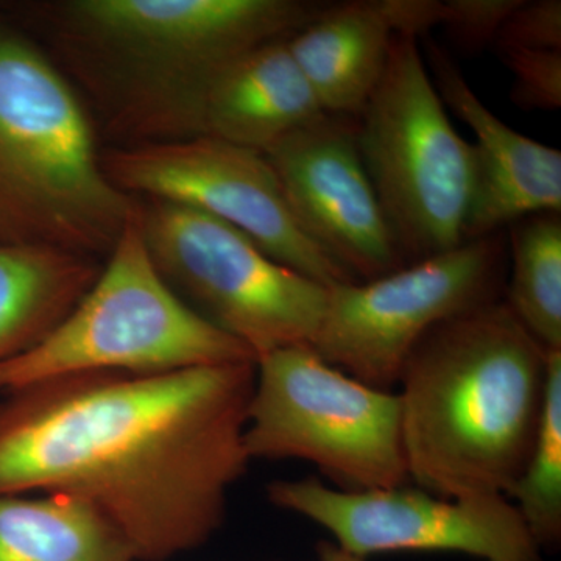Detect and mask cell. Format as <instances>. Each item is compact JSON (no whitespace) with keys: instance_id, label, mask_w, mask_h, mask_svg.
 I'll return each mask as SVG.
<instances>
[{"instance_id":"6da1fadb","label":"cell","mask_w":561,"mask_h":561,"mask_svg":"<svg viewBox=\"0 0 561 561\" xmlns=\"http://www.w3.org/2000/svg\"><path fill=\"white\" fill-rule=\"evenodd\" d=\"M256 362L62 376L0 402V497L41 491L90 505L136 561H165L219 531L245 474Z\"/></svg>"},{"instance_id":"7a4b0ae2","label":"cell","mask_w":561,"mask_h":561,"mask_svg":"<svg viewBox=\"0 0 561 561\" xmlns=\"http://www.w3.org/2000/svg\"><path fill=\"white\" fill-rule=\"evenodd\" d=\"M324 3L308 0H55L28 7L61 72L113 147L201 136L203 98L232 61L291 38Z\"/></svg>"},{"instance_id":"3957f363","label":"cell","mask_w":561,"mask_h":561,"mask_svg":"<svg viewBox=\"0 0 561 561\" xmlns=\"http://www.w3.org/2000/svg\"><path fill=\"white\" fill-rule=\"evenodd\" d=\"M548 373L549 351L504 298L432 328L398 381L411 482L445 500L507 497L534 446Z\"/></svg>"},{"instance_id":"277c9868","label":"cell","mask_w":561,"mask_h":561,"mask_svg":"<svg viewBox=\"0 0 561 561\" xmlns=\"http://www.w3.org/2000/svg\"><path fill=\"white\" fill-rule=\"evenodd\" d=\"M135 208L103 171L72 81L28 36L0 27V245L106 260Z\"/></svg>"},{"instance_id":"5b68a950","label":"cell","mask_w":561,"mask_h":561,"mask_svg":"<svg viewBox=\"0 0 561 561\" xmlns=\"http://www.w3.org/2000/svg\"><path fill=\"white\" fill-rule=\"evenodd\" d=\"M236 362L256 359L162 279L144 241L136 201L90 291L35 348L0 365V393L80 373L151 375Z\"/></svg>"},{"instance_id":"8992f818","label":"cell","mask_w":561,"mask_h":561,"mask_svg":"<svg viewBox=\"0 0 561 561\" xmlns=\"http://www.w3.org/2000/svg\"><path fill=\"white\" fill-rule=\"evenodd\" d=\"M354 119L362 161L405 264L461 245L472 146L449 121L419 39L393 36L386 72Z\"/></svg>"},{"instance_id":"52a82bcc","label":"cell","mask_w":561,"mask_h":561,"mask_svg":"<svg viewBox=\"0 0 561 561\" xmlns=\"http://www.w3.org/2000/svg\"><path fill=\"white\" fill-rule=\"evenodd\" d=\"M243 443L250 460L309 461L343 491L411 483L398 393L351 378L311 346L256 360Z\"/></svg>"},{"instance_id":"ba28073f","label":"cell","mask_w":561,"mask_h":561,"mask_svg":"<svg viewBox=\"0 0 561 561\" xmlns=\"http://www.w3.org/2000/svg\"><path fill=\"white\" fill-rule=\"evenodd\" d=\"M144 241L162 279L254 359L312 346L328 287L264 253L243 232L208 214L136 198Z\"/></svg>"},{"instance_id":"9c48e42d","label":"cell","mask_w":561,"mask_h":561,"mask_svg":"<svg viewBox=\"0 0 561 561\" xmlns=\"http://www.w3.org/2000/svg\"><path fill=\"white\" fill-rule=\"evenodd\" d=\"M507 256L502 231L381 278L328 287L311 348L351 378L391 391L416 343L432 328L504 298Z\"/></svg>"},{"instance_id":"30bf717a","label":"cell","mask_w":561,"mask_h":561,"mask_svg":"<svg viewBox=\"0 0 561 561\" xmlns=\"http://www.w3.org/2000/svg\"><path fill=\"white\" fill-rule=\"evenodd\" d=\"M106 176L135 198H153L208 214L256 243L291 271L323 286L356 280L298 227L271 162L261 151L208 136L110 147Z\"/></svg>"},{"instance_id":"8fae6325","label":"cell","mask_w":561,"mask_h":561,"mask_svg":"<svg viewBox=\"0 0 561 561\" xmlns=\"http://www.w3.org/2000/svg\"><path fill=\"white\" fill-rule=\"evenodd\" d=\"M276 507L319 524L345 551L456 552L483 561H542L518 508L501 494L445 500L404 485L343 491L319 479L275 481Z\"/></svg>"},{"instance_id":"7c38bea8","label":"cell","mask_w":561,"mask_h":561,"mask_svg":"<svg viewBox=\"0 0 561 561\" xmlns=\"http://www.w3.org/2000/svg\"><path fill=\"white\" fill-rule=\"evenodd\" d=\"M264 157L298 227L354 279L408 265L362 161L354 117L324 113Z\"/></svg>"},{"instance_id":"4fadbf2b","label":"cell","mask_w":561,"mask_h":561,"mask_svg":"<svg viewBox=\"0 0 561 561\" xmlns=\"http://www.w3.org/2000/svg\"><path fill=\"white\" fill-rule=\"evenodd\" d=\"M427 69L443 103L474 135V184L465 242L530 214L561 213V151L513 130L478 98L449 51L426 38Z\"/></svg>"},{"instance_id":"5bb4252c","label":"cell","mask_w":561,"mask_h":561,"mask_svg":"<svg viewBox=\"0 0 561 561\" xmlns=\"http://www.w3.org/2000/svg\"><path fill=\"white\" fill-rule=\"evenodd\" d=\"M286 41L264 44L221 70L203 98L201 136L261 151L323 116Z\"/></svg>"},{"instance_id":"9a60e30c","label":"cell","mask_w":561,"mask_h":561,"mask_svg":"<svg viewBox=\"0 0 561 561\" xmlns=\"http://www.w3.org/2000/svg\"><path fill=\"white\" fill-rule=\"evenodd\" d=\"M393 36L382 0H353L324 3L287 47L324 113L356 117L386 72Z\"/></svg>"},{"instance_id":"2e32d148","label":"cell","mask_w":561,"mask_h":561,"mask_svg":"<svg viewBox=\"0 0 561 561\" xmlns=\"http://www.w3.org/2000/svg\"><path fill=\"white\" fill-rule=\"evenodd\" d=\"M102 260L46 245H0V365L43 342L101 276Z\"/></svg>"},{"instance_id":"e0dca14e","label":"cell","mask_w":561,"mask_h":561,"mask_svg":"<svg viewBox=\"0 0 561 561\" xmlns=\"http://www.w3.org/2000/svg\"><path fill=\"white\" fill-rule=\"evenodd\" d=\"M0 561H136L116 527L58 494L0 497Z\"/></svg>"},{"instance_id":"ac0fdd59","label":"cell","mask_w":561,"mask_h":561,"mask_svg":"<svg viewBox=\"0 0 561 561\" xmlns=\"http://www.w3.org/2000/svg\"><path fill=\"white\" fill-rule=\"evenodd\" d=\"M504 301L542 348L561 351V213H537L507 227Z\"/></svg>"},{"instance_id":"d6986e66","label":"cell","mask_w":561,"mask_h":561,"mask_svg":"<svg viewBox=\"0 0 561 561\" xmlns=\"http://www.w3.org/2000/svg\"><path fill=\"white\" fill-rule=\"evenodd\" d=\"M508 500L542 552L561 541V351H549L545 409L529 459Z\"/></svg>"},{"instance_id":"ffe728a7","label":"cell","mask_w":561,"mask_h":561,"mask_svg":"<svg viewBox=\"0 0 561 561\" xmlns=\"http://www.w3.org/2000/svg\"><path fill=\"white\" fill-rule=\"evenodd\" d=\"M511 69V98L518 108L556 111L561 106V50H497Z\"/></svg>"},{"instance_id":"44dd1931","label":"cell","mask_w":561,"mask_h":561,"mask_svg":"<svg viewBox=\"0 0 561 561\" xmlns=\"http://www.w3.org/2000/svg\"><path fill=\"white\" fill-rule=\"evenodd\" d=\"M519 0H443L442 27L467 54L493 46L502 24Z\"/></svg>"},{"instance_id":"7402d4cb","label":"cell","mask_w":561,"mask_h":561,"mask_svg":"<svg viewBox=\"0 0 561 561\" xmlns=\"http://www.w3.org/2000/svg\"><path fill=\"white\" fill-rule=\"evenodd\" d=\"M494 49L561 50L560 0H519L502 24Z\"/></svg>"},{"instance_id":"603a6c76","label":"cell","mask_w":561,"mask_h":561,"mask_svg":"<svg viewBox=\"0 0 561 561\" xmlns=\"http://www.w3.org/2000/svg\"><path fill=\"white\" fill-rule=\"evenodd\" d=\"M394 35L420 39L442 22V0H382Z\"/></svg>"},{"instance_id":"cb8c5ba5","label":"cell","mask_w":561,"mask_h":561,"mask_svg":"<svg viewBox=\"0 0 561 561\" xmlns=\"http://www.w3.org/2000/svg\"><path fill=\"white\" fill-rule=\"evenodd\" d=\"M317 561H367L365 557L345 551L341 546L331 541H320L317 545Z\"/></svg>"}]
</instances>
